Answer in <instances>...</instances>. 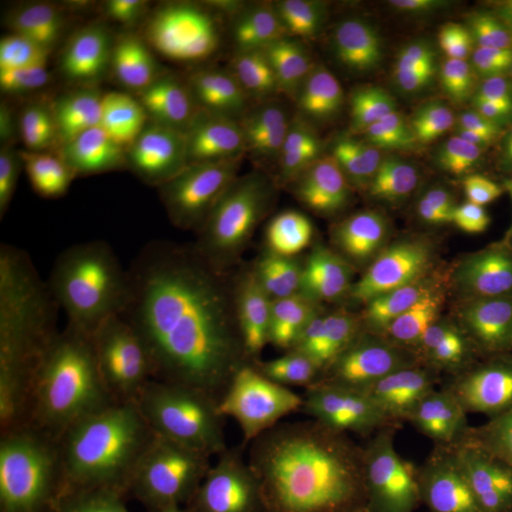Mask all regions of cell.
I'll return each mask as SVG.
<instances>
[{"instance_id":"obj_1","label":"cell","mask_w":512,"mask_h":512,"mask_svg":"<svg viewBox=\"0 0 512 512\" xmlns=\"http://www.w3.org/2000/svg\"><path fill=\"white\" fill-rule=\"evenodd\" d=\"M484 317L374 330L317 384L342 444L397 467L442 391L476 353Z\"/></svg>"},{"instance_id":"obj_2","label":"cell","mask_w":512,"mask_h":512,"mask_svg":"<svg viewBox=\"0 0 512 512\" xmlns=\"http://www.w3.org/2000/svg\"><path fill=\"white\" fill-rule=\"evenodd\" d=\"M294 82L315 105L359 124L406 122L440 88L439 54L418 23L351 6L321 16L293 55Z\"/></svg>"},{"instance_id":"obj_3","label":"cell","mask_w":512,"mask_h":512,"mask_svg":"<svg viewBox=\"0 0 512 512\" xmlns=\"http://www.w3.org/2000/svg\"><path fill=\"white\" fill-rule=\"evenodd\" d=\"M511 459L512 342H505L459 368L387 492L404 512H482Z\"/></svg>"},{"instance_id":"obj_4","label":"cell","mask_w":512,"mask_h":512,"mask_svg":"<svg viewBox=\"0 0 512 512\" xmlns=\"http://www.w3.org/2000/svg\"><path fill=\"white\" fill-rule=\"evenodd\" d=\"M253 332L283 361L319 374L376 330L372 268L306 241L253 298Z\"/></svg>"},{"instance_id":"obj_5","label":"cell","mask_w":512,"mask_h":512,"mask_svg":"<svg viewBox=\"0 0 512 512\" xmlns=\"http://www.w3.org/2000/svg\"><path fill=\"white\" fill-rule=\"evenodd\" d=\"M370 268L376 330L484 317L492 308L473 239L399 220Z\"/></svg>"},{"instance_id":"obj_6","label":"cell","mask_w":512,"mask_h":512,"mask_svg":"<svg viewBox=\"0 0 512 512\" xmlns=\"http://www.w3.org/2000/svg\"><path fill=\"white\" fill-rule=\"evenodd\" d=\"M122 296L116 311L152 353L253 332V300L232 287L202 253L169 262Z\"/></svg>"},{"instance_id":"obj_7","label":"cell","mask_w":512,"mask_h":512,"mask_svg":"<svg viewBox=\"0 0 512 512\" xmlns=\"http://www.w3.org/2000/svg\"><path fill=\"white\" fill-rule=\"evenodd\" d=\"M226 95L217 63L202 52L160 61L131 93L120 133L145 164L188 162L222 128Z\"/></svg>"},{"instance_id":"obj_8","label":"cell","mask_w":512,"mask_h":512,"mask_svg":"<svg viewBox=\"0 0 512 512\" xmlns=\"http://www.w3.org/2000/svg\"><path fill=\"white\" fill-rule=\"evenodd\" d=\"M279 190L277 203L306 243L365 264L399 222L380 179L344 152H319Z\"/></svg>"},{"instance_id":"obj_9","label":"cell","mask_w":512,"mask_h":512,"mask_svg":"<svg viewBox=\"0 0 512 512\" xmlns=\"http://www.w3.org/2000/svg\"><path fill=\"white\" fill-rule=\"evenodd\" d=\"M378 179L399 220L467 239L492 228L497 192L461 143H393L378 160Z\"/></svg>"},{"instance_id":"obj_10","label":"cell","mask_w":512,"mask_h":512,"mask_svg":"<svg viewBox=\"0 0 512 512\" xmlns=\"http://www.w3.org/2000/svg\"><path fill=\"white\" fill-rule=\"evenodd\" d=\"M205 192L190 179H162L110 203L103 222L124 291L169 262L200 253Z\"/></svg>"},{"instance_id":"obj_11","label":"cell","mask_w":512,"mask_h":512,"mask_svg":"<svg viewBox=\"0 0 512 512\" xmlns=\"http://www.w3.org/2000/svg\"><path fill=\"white\" fill-rule=\"evenodd\" d=\"M293 222L258 190L220 184L205 192L202 253L232 287L258 294L294 247Z\"/></svg>"},{"instance_id":"obj_12","label":"cell","mask_w":512,"mask_h":512,"mask_svg":"<svg viewBox=\"0 0 512 512\" xmlns=\"http://www.w3.org/2000/svg\"><path fill=\"white\" fill-rule=\"evenodd\" d=\"M222 129L239 164L279 184L319 154L308 112L274 74H249L228 92Z\"/></svg>"},{"instance_id":"obj_13","label":"cell","mask_w":512,"mask_h":512,"mask_svg":"<svg viewBox=\"0 0 512 512\" xmlns=\"http://www.w3.org/2000/svg\"><path fill=\"white\" fill-rule=\"evenodd\" d=\"M18 50L27 65L101 101L124 67L126 33L105 8L63 6L31 19L18 35Z\"/></svg>"},{"instance_id":"obj_14","label":"cell","mask_w":512,"mask_h":512,"mask_svg":"<svg viewBox=\"0 0 512 512\" xmlns=\"http://www.w3.org/2000/svg\"><path fill=\"white\" fill-rule=\"evenodd\" d=\"M67 380L84 393L128 391L152 349L118 311L84 304H40Z\"/></svg>"},{"instance_id":"obj_15","label":"cell","mask_w":512,"mask_h":512,"mask_svg":"<svg viewBox=\"0 0 512 512\" xmlns=\"http://www.w3.org/2000/svg\"><path fill=\"white\" fill-rule=\"evenodd\" d=\"M99 99L25 65L0 82V141L92 133Z\"/></svg>"},{"instance_id":"obj_16","label":"cell","mask_w":512,"mask_h":512,"mask_svg":"<svg viewBox=\"0 0 512 512\" xmlns=\"http://www.w3.org/2000/svg\"><path fill=\"white\" fill-rule=\"evenodd\" d=\"M40 264L61 304H84L116 277L105 222L82 209L55 213L42 230Z\"/></svg>"},{"instance_id":"obj_17","label":"cell","mask_w":512,"mask_h":512,"mask_svg":"<svg viewBox=\"0 0 512 512\" xmlns=\"http://www.w3.org/2000/svg\"><path fill=\"white\" fill-rule=\"evenodd\" d=\"M48 332L40 306L21 293L4 294L0 302V437L18 416L31 382L42 334Z\"/></svg>"},{"instance_id":"obj_18","label":"cell","mask_w":512,"mask_h":512,"mask_svg":"<svg viewBox=\"0 0 512 512\" xmlns=\"http://www.w3.org/2000/svg\"><path fill=\"white\" fill-rule=\"evenodd\" d=\"M97 162L92 133H67L0 141V175L18 186L65 183Z\"/></svg>"},{"instance_id":"obj_19","label":"cell","mask_w":512,"mask_h":512,"mask_svg":"<svg viewBox=\"0 0 512 512\" xmlns=\"http://www.w3.org/2000/svg\"><path fill=\"white\" fill-rule=\"evenodd\" d=\"M463 71L473 105L512 101V8L492 10L469 31Z\"/></svg>"},{"instance_id":"obj_20","label":"cell","mask_w":512,"mask_h":512,"mask_svg":"<svg viewBox=\"0 0 512 512\" xmlns=\"http://www.w3.org/2000/svg\"><path fill=\"white\" fill-rule=\"evenodd\" d=\"M461 145L495 192L512 196V101L473 105Z\"/></svg>"},{"instance_id":"obj_21","label":"cell","mask_w":512,"mask_h":512,"mask_svg":"<svg viewBox=\"0 0 512 512\" xmlns=\"http://www.w3.org/2000/svg\"><path fill=\"white\" fill-rule=\"evenodd\" d=\"M291 2L283 0H222L211 10L220 35L245 48H264L289 25Z\"/></svg>"},{"instance_id":"obj_22","label":"cell","mask_w":512,"mask_h":512,"mask_svg":"<svg viewBox=\"0 0 512 512\" xmlns=\"http://www.w3.org/2000/svg\"><path fill=\"white\" fill-rule=\"evenodd\" d=\"M274 512H404L387 490H365L330 480L294 486Z\"/></svg>"},{"instance_id":"obj_23","label":"cell","mask_w":512,"mask_h":512,"mask_svg":"<svg viewBox=\"0 0 512 512\" xmlns=\"http://www.w3.org/2000/svg\"><path fill=\"white\" fill-rule=\"evenodd\" d=\"M116 512H234L219 488L205 480L165 484L131 497Z\"/></svg>"},{"instance_id":"obj_24","label":"cell","mask_w":512,"mask_h":512,"mask_svg":"<svg viewBox=\"0 0 512 512\" xmlns=\"http://www.w3.org/2000/svg\"><path fill=\"white\" fill-rule=\"evenodd\" d=\"M478 247L486 262L494 306V294L512 283V217L494 224Z\"/></svg>"},{"instance_id":"obj_25","label":"cell","mask_w":512,"mask_h":512,"mask_svg":"<svg viewBox=\"0 0 512 512\" xmlns=\"http://www.w3.org/2000/svg\"><path fill=\"white\" fill-rule=\"evenodd\" d=\"M27 268V251L23 230L18 219L12 211L2 213L0 220V272L2 281L12 283L16 281L23 270Z\"/></svg>"},{"instance_id":"obj_26","label":"cell","mask_w":512,"mask_h":512,"mask_svg":"<svg viewBox=\"0 0 512 512\" xmlns=\"http://www.w3.org/2000/svg\"><path fill=\"white\" fill-rule=\"evenodd\" d=\"M0 512H59L44 497L23 492L18 488H2Z\"/></svg>"}]
</instances>
